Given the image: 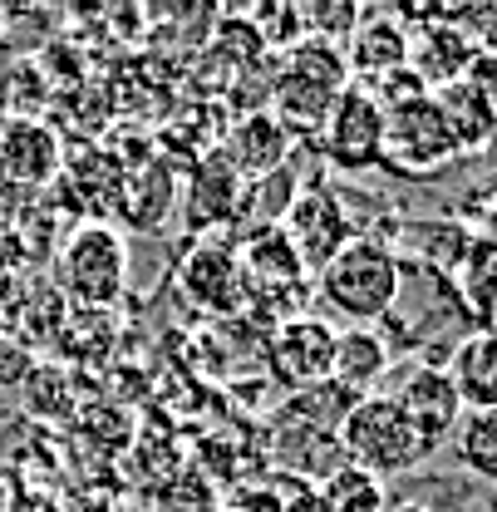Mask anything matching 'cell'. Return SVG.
<instances>
[{"label": "cell", "instance_id": "1", "mask_svg": "<svg viewBox=\"0 0 497 512\" xmlns=\"http://www.w3.org/2000/svg\"><path fill=\"white\" fill-rule=\"evenodd\" d=\"M350 69H345V50L330 40H301L291 50H281L276 60V79L266 84V114L296 138H315L330 104L345 94Z\"/></svg>", "mask_w": 497, "mask_h": 512}, {"label": "cell", "instance_id": "2", "mask_svg": "<svg viewBox=\"0 0 497 512\" xmlns=\"http://www.w3.org/2000/svg\"><path fill=\"white\" fill-rule=\"evenodd\" d=\"M315 291L335 316H345L350 325H370L394 311L404 291V266L379 237H355L345 252H335L315 271Z\"/></svg>", "mask_w": 497, "mask_h": 512}, {"label": "cell", "instance_id": "3", "mask_svg": "<svg viewBox=\"0 0 497 512\" xmlns=\"http://www.w3.org/2000/svg\"><path fill=\"white\" fill-rule=\"evenodd\" d=\"M345 463L365 468L370 478H399V473H414L434 448L424 444V434L409 424V414L389 399V394H365L350 404V414L340 419L335 429Z\"/></svg>", "mask_w": 497, "mask_h": 512}, {"label": "cell", "instance_id": "4", "mask_svg": "<svg viewBox=\"0 0 497 512\" xmlns=\"http://www.w3.org/2000/svg\"><path fill=\"white\" fill-rule=\"evenodd\" d=\"M458 158V143L448 133V119L438 109L434 94H419L409 104L384 109V143H379V163L399 178H429L438 168H448Z\"/></svg>", "mask_w": 497, "mask_h": 512}, {"label": "cell", "instance_id": "5", "mask_svg": "<svg viewBox=\"0 0 497 512\" xmlns=\"http://www.w3.org/2000/svg\"><path fill=\"white\" fill-rule=\"evenodd\" d=\"M60 271L64 286L79 306H114L128 291V242L119 227H109L104 217L99 222H84L60 252Z\"/></svg>", "mask_w": 497, "mask_h": 512}, {"label": "cell", "instance_id": "6", "mask_svg": "<svg viewBox=\"0 0 497 512\" xmlns=\"http://www.w3.org/2000/svg\"><path fill=\"white\" fill-rule=\"evenodd\" d=\"M178 286L197 311H212V316H242L251 301L237 242L227 237H197L178 266Z\"/></svg>", "mask_w": 497, "mask_h": 512}, {"label": "cell", "instance_id": "7", "mask_svg": "<svg viewBox=\"0 0 497 512\" xmlns=\"http://www.w3.org/2000/svg\"><path fill=\"white\" fill-rule=\"evenodd\" d=\"M335 325L320 316H291L281 320L276 330H271V345H266V365H271V375L276 384H286V389H296V394H306L315 384H330L335 375Z\"/></svg>", "mask_w": 497, "mask_h": 512}, {"label": "cell", "instance_id": "8", "mask_svg": "<svg viewBox=\"0 0 497 512\" xmlns=\"http://www.w3.org/2000/svg\"><path fill=\"white\" fill-rule=\"evenodd\" d=\"M281 232L291 237V247H296L301 266L311 276L335 252H345L360 237L355 222H350V212H345V202H340V192H330L325 183H311V188H301L291 197V207L281 217Z\"/></svg>", "mask_w": 497, "mask_h": 512}, {"label": "cell", "instance_id": "9", "mask_svg": "<svg viewBox=\"0 0 497 512\" xmlns=\"http://www.w3.org/2000/svg\"><path fill=\"white\" fill-rule=\"evenodd\" d=\"M325 163L335 168H374L379 163V143H384V109L374 104V94L365 84H345V94L330 104L325 124L315 133Z\"/></svg>", "mask_w": 497, "mask_h": 512}, {"label": "cell", "instance_id": "10", "mask_svg": "<svg viewBox=\"0 0 497 512\" xmlns=\"http://www.w3.org/2000/svg\"><path fill=\"white\" fill-rule=\"evenodd\" d=\"M389 399L409 414V424L424 434L429 448H438L443 439H453V429H458V419H463V399H458V389H453L443 365H409V370L399 375V384L389 389Z\"/></svg>", "mask_w": 497, "mask_h": 512}, {"label": "cell", "instance_id": "11", "mask_svg": "<svg viewBox=\"0 0 497 512\" xmlns=\"http://www.w3.org/2000/svg\"><path fill=\"white\" fill-rule=\"evenodd\" d=\"M64 173V138L55 124L35 119V114H15L0 128V178H15L25 188L50 183Z\"/></svg>", "mask_w": 497, "mask_h": 512}, {"label": "cell", "instance_id": "12", "mask_svg": "<svg viewBox=\"0 0 497 512\" xmlns=\"http://www.w3.org/2000/svg\"><path fill=\"white\" fill-rule=\"evenodd\" d=\"M409 64V25L399 15H360L355 35L345 40V69L350 84H374Z\"/></svg>", "mask_w": 497, "mask_h": 512}, {"label": "cell", "instance_id": "13", "mask_svg": "<svg viewBox=\"0 0 497 512\" xmlns=\"http://www.w3.org/2000/svg\"><path fill=\"white\" fill-rule=\"evenodd\" d=\"M242 178L232 173V163L222 153H207L192 173H187L183 188V217L192 232H207V227H232L237 222V207H242Z\"/></svg>", "mask_w": 497, "mask_h": 512}, {"label": "cell", "instance_id": "14", "mask_svg": "<svg viewBox=\"0 0 497 512\" xmlns=\"http://www.w3.org/2000/svg\"><path fill=\"white\" fill-rule=\"evenodd\" d=\"M473 60H478V45H473L468 35H458L448 20H434V25H424V30H409V74H414L429 94L458 84Z\"/></svg>", "mask_w": 497, "mask_h": 512}, {"label": "cell", "instance_id": "15", "mask_svg": "<svg viewBox=\"0 0 497 512\" xmlns=\"http://www.w3.org/2000/svg\"><path fill=\"white\" fill-rule=\"evenodd\" d=\"M222 158L232 163V173H237L242 183H247V178L256 183V178L286 168V158H291V133L276 124L266 109H256V114H247V119H237V124L227 128Z\"/></svg>", "mask_w": 497, "mask_h": 512}, {"label": "cell", "instance_id": "16", "mask_svg": "<svg viewBox=\"0 0 497 512\" xmlns=\"http://www.w3.org/2000/svg\"><path fill=\"white\" fill-rule=\"evenodd\" d=\"M389 340L374 330V325H345L335 335V375L330 380L340 389H350L355 399L374 394V384L389 375Z\"/></svg>", "mask_w": 497, "mask_h": 512}, {"label": "cell", "instance_id": "17", "mask_svg": "<svg viewBox=\"0 0 497 512\" xmlns=\"http://www.w3.org/2000/svg\"><path fill=\"white\" fill-rule=\"evenodd\" d=\"M434 99H438V109H443V119H448L453 143H458V158H473V153H483V148L497 143V109L468 79L438 89Z\"/></svg>", "mask_w": 497, "mask_h": 512}, {"label": "cell", "instance_id": "18", "mask_svg": "<svg viewBox=\"0 0 497 512\" xmlns=\"http://www.w3.org/2000/svg\"><path fill=\"white\" fill-rule=\"evenodd\" d=\"M458 389L463 409H497V330H478L453 350V365H443Z\"/></svg>", "mask_w": 497, "mask_h": 512}, {"label": "cell", "instance_id": "19", "mask_svg": "<svg viewBox=\"0 0 497 512\" xmlns=\"http://www.w3.org/2000/svg\"><path fill=\"white\" fill-rule=\"evenodd\" d=\"M384 483L370 478L355 463H335L320 483H315V512H384Z\"/></svg>", "mask_w": 497, "mask_h": 512}, {"label": "cell", "instance_id": "20", "mask_svg": "<svg viewBox=\"0 0 497 512\" xmlns=\"http://www.w3.org/2000/svg\"><path fill=\"white\" fill-rule=\"evenodd\" d=\"M453 458L473 478L497 483V409H463V419L453 429Z\"/></svg>", "mask_w": 497, "mask_h": 512}, {"label": "cell", "instance_id": "21", "mask_svg": "<svg viewBox=\"0 0 497 512\" xmlns=\"http://www.w3.org/2000/svg\"><path fill=\"white\" fill-rule=\"evenodd\" d=\"M119 192H143V197H119V212H124V222H133L138 232H153L168 212H173V173L163 168V163H148L143 168V178H133L128 188Z\"/></svg>", "mask_w": 497, "mask_h": 512}, {"label": "cell", "instance_id": "22", "mask_svg": "<svg viewBox=\"0 0 497 512\" xmlns=\"http://www.w3.org/2000/svg\"><path fill=\"white\" fill-rule=\"evenodd\" d=\"M488 104L497 109V50H478V60L468 64V74H463Z\"/></svg>", "mask_w": 497, "mask_h": 512}, {"label": "cell", "instance_id": "23", "mask_svg": "<svg viewBox=\"0 0 497 512\" xmlns=\"http://www.w3.org/2000/svg\"><path fill=\"white\" fill-rule=\"evenodd\" d=\"M384 512H429V508H419V503H394V508H384Z\"/></svg>", "mask_w": 497, "mask_h": 512}, {"label": "cell", "instance_id": "24", "mask_svg": "<svg viewBox=\"0 0 497 512\" xmlns=\"http://www.w3.org/2000/svg\"><path fill=\"white\" fill-rule=\"evenodd\" d=\"M0 25H5V15H0Z\"/></svg>", "mask_w": 497, "mask_h": 512}]
</instances>
